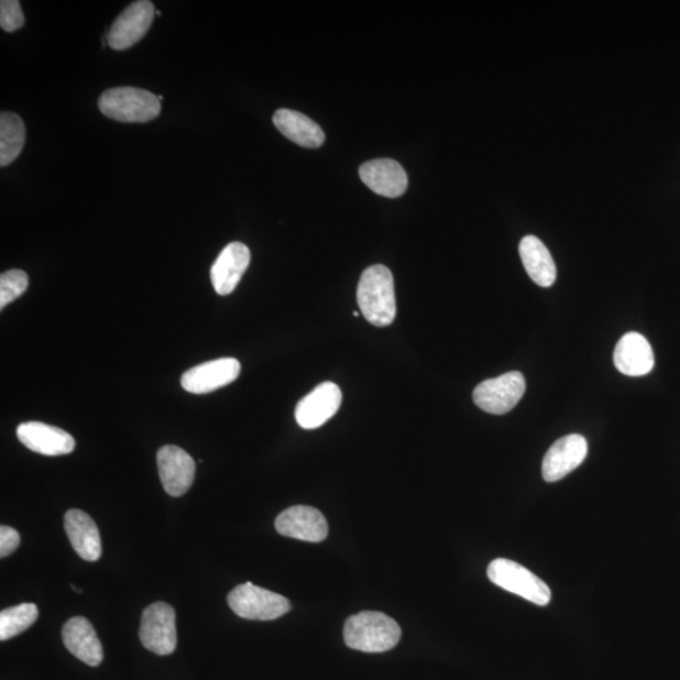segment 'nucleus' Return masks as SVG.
Segmentation results:
<instances>
[{"label":"nucleus","instance_id":"obj_1","mask_svg":"<svg viewBox=\"0 0 680 680\" xmlns=\"http://www.w3.org/2000/svg\"><path fill=\"white\" fill-rule=\"evenodd\" d=\"M357 303L365 320L379 328L392 325L396 318L394 275L383 265L365 268L357 289Z\"/></svg>","mask_w":680,"mask_h":680},{"label":"nucleus","instance_id":"obj_2","mask_svg":"<svg viewBox=\"0 0 680 680\" xmlns=\"http://www.w3.org/2000/svg\"><path fill=\"white\" fill-rule=\"evenodd\" d=\"M401 639V627L383 613L363 612L347 618L344 641L348 648L364 652H385Z\"/></svg>","mask_w":680,"mask_h":680},{"label":"nucleus","instance_id":"obj_3","mask_svg":"<svg viewBox=\"0 0 680 680\" xmlns=\"http://www.w3.org/2000/svg\"><path fill=\"white\" fill-rule=\"evenodd\" d=\"M105 117L121 123H147L160 117L162 105L158 96L136 87H113L99 99Z\"/></svg>","mask_w":680,"mask_h":680},{"label":"nucleus","instance_id":"obj_4","mask_svg":"<svg viewBox=\"0 0 680 680\" xmlns=\"http://www.w3.org/2000/svg\"><path fill=\"white\" fill-rule=\"evenodd\" d=\"M486 573L494 585L526 599L531 604L546 606L551 601V590L542 580L526 567L507 558H496L487 566Z\"/></svg>","mask_w":680,"mask_h":680},{"label":"nucleus","instance_id":"obj_5","mask_svg":"<svg viewBox=\"0 0 680 680\" xmlns=\"http://www.w3.org/2000/svg\"><path fill=\"white\" fill-rule=\"evenodd\" d=\"M229 605L234 614L248 621L268 622L290 612V601L276 592L255 586L246 582L233 589Z\"/></svg>","mask_w":680,"mask_h":680},{"label":"nucleus","instance_id":"obj_6","mask_svg":"<svg viewBox=\"0 0 680 680\" xmlns=\"http://www.w3.org/2000/svg\"><path fill=\"white\" fill-rule=\"evenodd\" d=\"M139 638L156 656H169L177 648L176 612L169 604L154 603L144 610Z\"/></svg>","mask_w":680,"mask_h":680},{"label":"nucleus","instance_id":"obj_7","mask_svg":"<svg viewBox=\"0 0 680 680\" xmlns=\"http://www.w3.org/2000/svg\"><path fill=\"white\" fill-rule=\"evenodd\" d=\"M525 392V377L520 372L514 371L482 382L474 390L473 399L483 412L504 415L517 406Z\"/></svg>","mask_w":680,"mask_h":680},{"label":"nucleus","instance_id":"obj_8","mask_svg":"<svg viewBox=\"0 0 680 680\" xmlns=\"http://www.w3.org/2000/svg\"><path fill=\"white\" fill-rule=\"evenodd\" d=\"M342 398V391L336 383H320L296 405V423L304 430L318 429L339 412Z\"/></svg>","mask_w":680,"mask_h":680},{"label":"nucleus","instance_id":"obj_9","mask_svg":"<svg viewBox=\"0 0 680 680\" xmlns=\"http://www.w3.org/2000/svg\"><path fill=\"white\" fill-rule=\"evenodd\" d=\"M155 17V7L147 0L130 4L112 23L108 32V43L112 50L124 51L141 41Z\"/></svg>","mask_w":680,"mask_h":680},{"label":"nucleus","instance_id":"obj_10","mask_svg":"<svg viewBox=\"0 0 680 680\" xmlns=\"http://www.w3.org/2000/svg\"><path fill=\"white\" fill-rule=\"evenodd\" d=\"M164 491L172 496L185 495L196 476V463L189 453L174 445H165L156 456Z\"/></svg>","mask_w":680,"mask_h":680},{"label":"nucleus","instance_id":"obj_11","mask_svg":"<svg viewBox=\"0 0 680 680\" xmlns=\"http://www.w3.org/2000/svg\"><path fill=\"white\" fill-rule=\"evenodd\" d=\"M240 373L241 364L237 359H220L188 370L183 374L180 383L190 394L205 395L230 385L239 379Z\"/></svg>","mask_w":680,"mask_h":680},{"label":"nucleus","instance_id":"obj_12","mask_svg":"<svg viewBox=\"0 0 680 680\" xmlns=\"http://www.w3.org/2000/svg\"><path fill=\"white\" fill-rule=\"evenodd\" d=\"M588 441L578 434L557 440L546 453L542 476L547 483L561 481L579 468L588 457Z\"/></svg>","mask_w":680,"mask_h":680},{"label":"nucleus","instance_id":"obj_13","mask_svg":"<svg viewBox=\"0 0 680 680\" xmlns=\"http://www.w3.org/2000/svg\"><path fill=\"white\" fill-rule=\"evenodd\" d=\"M282 536L318 544L328 536V523L322 514L308 505H295L284 511L275 520Z\"/></svg>","mask_w":680,"mask_h":680},{"label":"nucleus","instance_id":"obj_14","mask_svg":"<svg viewBox=\"0 0 680 680\" xmlns=\"http://www.w3.org/2000/svg\"><path fill=\"white\" fill-rule=\"evenodd\" d=\"M17 436L25 448L46 457L67 456L76 447L73 436L65 430L37 421L21 424Z\"/></svg>","mask_w":680,"mask_h":680},{"label":"nucleus","instance_id":"obj_15","mask_svg":"<svg viewBox=\"0 0 680 680\" xmlns=\"http://www.w3.org/2000/svg\"><path fill=\"white\" fill-rule=\"evenodd\" d=\"M251 252L242 242H231L211 267V282L218 295H230L250 265Z\"/></svg>","mask_w":680,"mask_h":680},{"label":"nucleus","instance_id":"obj_16","mask_svg":"<svg viewBox=\"0 0 680 680\" xmlns=\"http://www.w3.org/2000/svg\"><path fill=\"white\" fill-rule=\"evenodd\" d=\"M360 177L374 194L383 197H401L408 187L406 171L394 160H374L362 164Z\"/></svg>","mask_w":680,"mask_h":680},{"label":"nucleus","instance_id":"obj_17","mask_svg":"<svg viewBox=\"0 0 680 680\" xmlns=\"http://www.w3.org/2000/svg\"><path fill=\"white\" fill-rule=\"evenodd\" d=\"M65 647L85 665L98 667L103 659L102 645L92 624L86 617L69 618L63 629Z\"/></svg>","mask_w":680,"mask_h":680},{"label":"nucleus","instance_id":"obj_18","mask_svg":"<svg viewBox=\"0 0 680 680\" xmlns=\"http://www.w3.org/2000/svg\"><path fill=\"white\" fill-rule=\"evenodd\" d=\"M614 363L625 376L641 377L651 372L656 361L647 338L630 331L618 340Z\"/></svg>","mask_w":680,"mask_h":680},{"label":"nucleus","instance_id":"obj_19","mask_svg":"<svg viewBox=\"0 0 680 680\" xmlns=\"http://www.w3.org/2000/svg\"><path fill=\"white\" fill-rule=\"evenodd\" d=\"M65 529L76 553L87 562L100 560L102 548L99 528L89 514L72 509L65 516Z\"/></svg>","mask_w":680,"mask_h":680},{"label":"nucleus","instance_id":"obj_20","mask_svg":"<svg viewBox=\"0 0 680 680\" xmlns=\"http://www.w3.org/2000/svg\"><path fill=\"white\" fill-rule=\"evenodd\" d=\"M274 125L289 141L304 147H319L326 141L322 129L299 111L281 109L274 113Z\"/></svg>","mask_w":680,"mask_h":680},{"label":"nucleus","instance_id":"obj_21","mask_svg":"<svg viewBox=\"0 0 680 680\" xmlns=\"http://www.w3.org/2000/svg\"><path fill=\"white\" fill-rule=\"evenodd\" d=\"M519 255L526 272L538 286L549 287L556 282V264L545 243L536 237L523 238Z\"/></svg>","mask_w":680,"mask_h":680},{"label":"nucleus","instance_id":"obj_22","mask_svg":"<svg viewBox=\"0 0 680 680\" xmlns=\"http://www.w3.org/2000/svg\"><path fill=\"white\" fill-rule=\"evenodd\" d=\"M25 127L21 117L14 112L0 116V165L12 164L23 151Z\"/></svg>","mask_w":680,"mask_h":680},{"label":"nucleus","instance_id":"obj_23","mask_svg":"<svg viewBox=\"0 0 680 680\" xmlns=\"http://www.w3.org/2000/svg\"><path fill=\"white\" fill-rule=\"evenodd\" d=\"M37 618L39 607L34 604H21L3 610L0 613V640H10L28 630Z\"/></svg>","mask_w":680,"mask_h":680},{"label":"nucleus","instance_id":"obj_24","mask_svg":"<svg viewBox=\"0 0 680 680\" xmlns=\"http://www.w3.org/2000/svg\"><path fill=\"white\" fill-rule=\"evenodd\" d=\"M29 287V275L22 270H10L0 276V309L19 299Z\"/></svg>","mask_w":680,"mask_h":680},{"label":"nucleus","instance_id":"obj_25","mask_svg":"<svg viewBox=\"0 0 680 680\" xmlns=\"http://www.w3.org/2000/svg\"><path fill=\"white\" fill-rule=\"evenodd\" d=\"M24 14L19 0H2L0 2V28L6 32H15L23 28Z\"/></svg>","mask_w":680,"mask_h":680},{"label":"nucleus","instance_id":"obj_26","mask_svg":"<svg viewBox=\"0 0 680 680\" xmlns=\"http://www.w3.org/2000/svg\"><path fill=\"white\" fill-rule=\"evenodd\" d=\"M21 537L19 531L12 527H0V557L4 558L12 555L20 547Z\"/></svg>","mask_w":680,"mask_h":680},{"label":"nucleus","instance_id":"obj_27","mask_svg":"<svg viewBox=\"0 0 680 680\" xmlns=\"http://www.w3.org/2000/svg\"><path fill=\"white\" fill-rule=\"evenodd\" d=\"M72 588H73V589H74V591H76V592H81V590H80V589H77V588H76V586H74V585H72Z\"/></svg>","mask_w":680,"mask_h":680},{"label":"nucleus","instance_id":"obj_28","mask_svg":"<svg viewBox=\"0 0 680 680\" xmlns=\"http://www.w3.org/2000/svg\"><path fill=\"white\" fill-rule=\"evenodd\" d=\"M353 316H354V317H359V316H360V312H359V311H354V312H353Z\"/></svg>","mask_w":680,"mask_h":680}]
</instances>
